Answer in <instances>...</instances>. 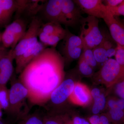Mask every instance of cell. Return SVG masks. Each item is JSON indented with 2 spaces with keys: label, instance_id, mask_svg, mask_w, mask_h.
I'll list each match as a JSON object with an SVG mask.
<instances>
[{
  "label": "cell",
  "instance_id": "1",
  "mask_svg": "<svg viewBox=\"0 0 124 124\" xmlns=\"http://www.w3.org/2000/svg\"><path fill=\"white\" fill-rule=\"evenodd\" d=\"M64 60L54 48H46L19 74L18 79L27 89L28 100L33 105L48 102L52 93L64 80Z\"/></svg>",
  "mask_w": 124,
  "mask_h": 124
},
{
  "label": "cell",
  "instance_id": "2",
  "mask_svg": "<svg viewBox=\"0 0 124 124\" xmlns=\"http://www.w3.org/2000/svg\"><path fill=\"white\" fill-rule=\"evenodd\" d=\"M13 79L9 89V103L7 112L20 120L28 114L26 100L28 91L18 78Z\"/></svg>",
  "mask_w": 124,
  "mask_h": 124
},
{
  "label": "cell",
  "instance_id": "3",
  "mask_svg": "<svg viewBox=\"0 0 124 124\" xmlns=\"http://www.w3.org/2000/svg\"><path fill=\"white\" fill-rule=\"evenodd\" d=\"M99 19L88 16L82 18L80 22V38L84 49L94 48L101 43L103 39L102 32L99 26Z\"/></svg>",
  "mask_w": 124,
  "mask_h": 124
},
{
  "label": "cell",
  "instance_id": "4",
  "mask_svg": "<svg viewBox=\"0 0 124 124\" xmlns=\"http://www.w3.org/2000/svg\"><path fill=\"white\" fill-rule=\"evenodd\" d=\"M84 45L79 36L76 35L67 28L65 37L62 40L58 51L64 62H70L78 59L84 50Z\"/></svg>",
  "mask_w": 124,
  "mask_h": 124
},
{
  "label": "cell",
  "instance_id": "5",
  "mask_svg": "<svg viewBox=\"0 0 124 124\" xmlns=\"http://www.w3.org/2000/svg\"><path fill=\"white\" fill-rule=\"evenodd\" d=\"M44 22L38 16L32 19L23 38L12 49L14 59L39 41L38 33Z\"/></svg>",
  "mask_w": 124,
  "mask_h": 124
},
{
  "label": "cell",
  "instance_id": "6",
  "mask_svg": "<svg viewBox=\"0 0 124 124\" xmlns=\"http://www.w3.org/2000/svg\"><path fill=\"white\" fill-rule=\"evenodd\" d=\"M95 77L109 86L124 81V66L110 58L95 75Z\"/></svg>",
  "mask_w": 124,
  "mask_h": 124
},
{
  "label": "cell",
  "instance_id": "7",
  "mask_svg": "<svg viewBox=\"0 0 124 124\" xmlns=\"http://www.w3.org/2000/svg\"><path fill=\"white\" fill-rule=\"evenodd\" d=\"M62 0H45L39 14L45 23L53 22L64 25L62 10Z\"/></svg>",
  "mask_w": 124,
  "mask_h": 124
},
{
  "label": "cell",
  "instance_id": "8",
  "mask_svg": "<svg viewBox=\"0 0 124 124\" xmlns=\"http://www.w3.org/2000/svg\"><path fill=\"white\" fill-rule=\"evenodd\" d=\"M45 0H18L17 9L15 13V18H21L26 20L37 16L42 9Z\"/></svg>",
  "mask_w": 124,
  "mask_h": 124
},
{
  "label": "cell",
  "instance_id": "9",
  "mask_svg": "<svg viewBox=\"0 0 124 124\" xmlns=\"http://www.w3.org/2000/svg\"><path fill=\"white\" fill-rule=\"evenodd\" d=\"M62 10L64 26L73 27L80 24L81 10L73 0H62Z\"/></svg>",
  "mask_w": 124,
  "mask_h": 124
},
{
  "label": "cell",
  "instance_id": "10",
  "mask_svg": "<svg viewBox=\"0 0 124 124\" xmlns=\"http://www.w3.org/2000/svg\"><path fill=\"white\" fill-rule=\"evenodd\" d=\"M81 11L89 16L103 19L108 10L101 0H73Z\"/></svg>",
  "mask_w": 124,
  "mask_h": 124
},
{
  "label": "cell",
  "instance_id": "11",
  "mask_svg": "<svg viewBox=\"0 0 124 124\" xmlns=\"http://www.w3.org/2000/svg\"><path fill=\"white\" fill-rule=\"evenodd\" d=\"M47 48V46L39 41L35 45L29 48L22 54L16 58L15 59L16 74L19 75L33 59Z\"/></svg>",
  "mask_w": 124,
  "mask_h": 124
},
{
  "label": "cell",
  "instance_id": "12",
  "mask_svg": "<svg viewBox=\"0 0 124 124\" xmlns=\"http://www.w3.org/2000/svg\"><path fill=\"white\" fill-rule=\"evenodd\" d=\"M75 83L71 78L64 79L54 90L49 101L54 104H60L69 98L74 90Z\"/></svg>",
  "mask_w": 124,
  "mask_h": 124
},
{
  "label": "cell",
  "instance_id": "13",
  "mask_svg": "<svg viewBox=\"0 0 124 124\" xmlns=\"http://www.w3.org/2000/svg\"><path fill=\"white\" fill-rule=\"evenodd\" d=\"M108 27L112 38L116 44L124 46V25L110 11L103 19Z\"/></svg>",
  "mask_w": 124,
  "mask_h": 124
},
{
  "label": "cell",
  "instance_id": "14",
  "mask_svg": "<svg viewBox=\"0 0 124 124\" xmlns=\"http://www.w3.org/2000/svg\"><path fill=\"white\" fill-rule=\"evenodd\" d=\"M15 60L12 49H10L0 58V86H6L13 76Z\"/></svg>",
  "mask_w": 124,
  "mask_h": 124
},
{
  "label": "cell",
  "instance_id": "15",
  "mask_svg": "<svg viewBox=\"0 0 124 124\" xmlns=\"http://www.w3.org/2000/svg\"><path fill=\"white\" fill-rule=\"evenodd\" d=\"M18 6V0H0V28L6 27Z\"/></svg>",
  "mask_w": 124,
  "mask_h": 124
},
{
  "label": "cell",
  "instance_id": "16",
  "mask_svg": "<svg viewBox=\"0 0 124 124\" xmlns=\"http://www.w3.org/2000/svg\"><path fill=\"white\" fill-rule=\"evenodd\" d=\"M91 93L88 88L82 84L76 83L72 93L69 98L74 103L81 105L88 104L91 100Z\"/></svg>",
  "mask_w": 124,
  "mask_h": 124
},
{
  "label": "cell",
  "instance_id": "17",
  "mask_svg": "<svg viewBox=\"0 0 124 124\" xmlns=\"http://www.w3.org/2000/svg\"><path fill=\"white\" fill-rule=\"evenodd\" d=\"M27 26V20L19 18L15 19L13 22L10 23L5 28V29L14 34L19 42L26 33Z\"/></svg>",
  "mask_w": 124,
  "mask_h": 124
},
{
  "label": "cell",
  "instance_id": "18",
  "mask_svg": "<svg viewBox=\"0 0 124 124\" xmlns=\"http://www.w3.org/2000/svg\"><path fill=\"white\" fill-rule=\"evenodd\" d=\"M18 41L14 34L9 31L5 29L1 33V43L3 46L6 48H11L13 49Z\"/></svg>",
  "mask_w": 124,
  "mask_h": 124
},
{
  "label": "cell",
  "instance_id": "19",
  "mask_svg": "<svg viewBox=\"0 0 124 124\" xmlns=\"http://www.w3.org/2000/svg\"><path fill=\"white\" fill-rule=\"evenodd\" d=\"M66 29L62 26V25L58 23L49 22L43 23L40 28L39 31L48 35H51L63 31Z\"/></svg>",
  "mask_w": 124,
  "mask_h": 124
},
{
  "label": "cell",
  "instance_id": "20",
  "mask_svg": "<svg viewBox=\"0 0 124 124\" xmlns=\"http://www.w3.org/2000/svg\"><path fill=\"white\" fill-rule=\"evenodd\" d=\"M44 117L38 112L28 114L20 120L18 124H44Z\"/></svg>",
  "mask_w": 124,
  "mask_h": 124
},
{
  "label": "cell",
  "instance_id": "21",
  "mask_svg": "<svg viewBox=\"0 0 124 124\" xmlns=\"http://www.w3.org/2000/svg\"><path fill=\"white\" fill-rule=\"evenodd\" d=\"M93 51L98 64H103V65L109 59L106 50L100 45L93 49Z\"/></svg>",
  "mask_w": 124,
  "mask_h": 124
},
{
  "label": "cell",
  "instance_id": "22",
  "mask_svg": "<svg viewBox=\"0 0 124 124\" xmlns=\"http://www.w3.org/2000/svg\"><path fill=\"white\" fill-rule=\"evenodd\" d=\"M103 39L100 45L103 47L106 50L108 58H111L115 55L117 45L115 46L112 41L106 34L103 33Z\"/></svg>",
  "mask_w": 124,
  "mask_h": 124
},
{
  "label": "cell",
  "instance_id": "23",
  "mask_svg": "<svg viewBox=\"0 0 124 124\" xmlns=\"http://www.w3.org/2000/svg\"><path fill=\"white\" fill-rule=\"evenodd\" d=\"M9 89L6 85L0 86V108L7 112L9 106Z\"/></svg>",
  "mask_w": 124,
  "mask_h": 124
},
{
  "label": "cell",
  "instance_id": "24",
  "mask_svg": "<svg viewBox=\"0 0 124 124\" xmlns=\"http://www.w3.org/2000/svg\"><path fill=\"white\" fill-rule=\"evenodd\" d=\"M79 59V70L80 73L85 76H92L93 72V68L85 62L82 55Z\"/></svg>",
  "mask_w": 124,
  "mask_h": 124
},
{
  "label": "cell",
  "instance_id": "25",
  "mask_svg": "<svg viewBox=\"0 0 124 124\" xmlns=\"http://www.w3.org/2000/svg\"><path fill=\"white\" fill-rule=\"evenodd\" d=\"M109 113L111 119L116 124L124 123V110L119 108L110 109Z\"/></svg>",
  "mask_w": 124,
  "mask_h": 124
},
{
  "label": "cell",
  "instance_id": "26",
  "mask_svg": "<svg viewBox=\"0 0 124 124\" xmlns=\"http://www.w3.org/2000/svg\"><path fill=\"white\" fill-rule=\"evenodd\" d=\"M106 103V99L104 94H101L99 97L94 99V103L92 108V112L95 115L99 113L104 108Z\"/></svg>",
  "mask_w": 124,
  "mask_h": 124
},
{
  "label": "cell",
  "instance_id": "27",
  "mask_svg": "<svg viewBox=\"0 0 124 124\" xmlns=\"http://www.w3.org/2000/svg\"><path fill=\"white\" fill-rule=\"evenodd\" d=\"M81 55L85 62L88 63L93 69L98 65L93 54V49H84Z\"/></svg>",
  "mask_w": 124,
  "mask_h": 124
},
{
  "label": "cell",
  "instance_id": "28",
  "mask_svg": "<svg viewBox=\"0 0 124 124\" xmlns=\"http://www.w3.org/2000/svg\"><path fill=\"white\" fill-rule=\"evenodd\" d=\"M115 60L120 65L124 66V46L116 44Z\"/></svg>",
  "mask_w": 124,
  "mask_h": 124
},
{
  "label": "cell",
  "instance_id": "29",
  "mask_svg": "<svg viewBox=\"0 0 124 124\" xmlns=\"http://www.w3.org/2000/svg\"><path fill=\"white\" fill-rule=\"evenodd\" d=\"M108 106L110 109L119 108L124 110V100L120 98L110 99L108 101Z\"/></svg>",
  "mask_w": 124,
  "mask_h": 124
},
{
  "label": "cell",
  "instance_id": "30",
  "mask_svg": "<svg viewBox=\"0 0 124 124\" xmlns=\"http://www.w3.org/2000/svg\"><path fill=\"white\" fill-rule=\"evenodd\" d=\"M107 7V6H106ZM108 9L114 16H124V0L118 6L115 7H107Z\"/></svg>",
  "mask_w": 124,
  "mask_h": 124
},
{
  "label": "cell",
  "instance_id": "31",
  "mask_svg": "<svg viewBox=\"0 0 124 124\" xmlns=\"http://www.w3.org/2000/svg\"><path fill=\"white\" fill-rule=\"evenodd\" d=\"M115 91L116 95L124 100V81L116 84Z\"/></svg>",
  "mask_w": 124,
  "mask_h": 124
},
{
  "label": "cell",
  "instance_id": "32",
  "mask_svg": "<svg viewBox=\"0 0 124 124\" xmlns=\"http://www.w3.org/2000/svg\"><path fill=\"white\" fill-rule=\"evenodd\" d=\"M44 124H63L60 121L50 116H45Z\"/></svg>",
  "mask_w": 124,
  "mask_h": 124
},
{
  "label": "cell",
  "instance_id": "33",
  "mask_svg": "<svg viewBox=\"0 0 124 124\" xmlns=\"http://www.w3.org/2000/svg\"><path fill=\"white\" fill-rule=\"evenodd\" d=\"M124 0H105L103 2L107 7H115L120 4Z\"/></svg>",
  "mask_w": 124,
  "mask_h": 124
},
{
  "label": "cell",
  "instance_id": "34",
  "mask_svg": "<svg viewBox=\"0 0 124 124\" xmlns=\"http://www.w3.org/2000/svg\"><path fill=\"white\" fill-rule=\"evenodd\" d=\"M72 124H90L84 119L78 116L74 117L72 122Z\"/></svg>",
  "mask_w": 124,
  "mask_h": 124
},
{
  "label": "cell",
  "instance_id": "35",
  "mask_svg": "<svg viewBox=\"0 0 124 124\" xmlns=\"http://www.w3.org/2000/svg\"><path fill=\"white\" fill-rule=\"evenodd\" d=\"M100 122V117L97 115L91 116L89 119L90 124H99Z\"/></svg>",
  "mask_w": 124,
  "mask_h": 124
},
{
  "label": "cell",
  "instance_id": "36",
  "mask_svg": "<svg viewBox=\"0 0 124 124\" xmlns=\"http://www.w3.org/2000/svg\"><path fill=\"white\" fill-rule=\"evenodd\" d=\"M91 94L92 97L94 100L97 98L101 94L100 90L99 89L95 88L92 90L91 91Z\"/></svg>",
  "mask_w": 124,
  "mask_h": 124
},
{
  "label": "cell",
  "instance_id": "37",
  "mask_svg": "<svg viewBox=\"0 0 124 124\" xmlns=\"http://www.w3.org/2000/svg\"><path fill=\"white\" fill-rule=\"evenodd\" d=\"M99 124H110L108 118L105 116H100V122Z\"/></svg>",
  "mask_w": 124,
  "mask_h": 124
},
{
  "label": "cell",
  "instance_id": "38",
  "mask_svg": "<svg viewBox=\"0 0 124 124\" xmlns=\"http://www.w3.org/2000/svg\"><path fill=\"white\" fill-rule=\"evenodd\" d=\"M8 49L5 48L4 46H3V45L0 44V58L2 55H4L8 52V50L7 49Z\"/></svg>",
  "mask_w": 124,
  "mask_h": 124
},
{
  "label": "cell",
  "instance_id": "39",
  "mask_svg": "<svg viewBox=\"0 0 124 124\" xmlns=\"http://www.w3.org/2000/svg\"><path fill=\"white\" fill-rule=\"evenodd\" d=\"M2 115H3V114H2V109L0 108V120L2 119Z\"/></svg>",
  "mask_w": 124,
  "mask_h": 124
},
{
  "label": "cell",
  "instance_id": "40",
  "mask_svg": "<svg viewBox=\"0 0 124 124\" xmlns=\"http://www.w3.org/2000/svg\"><path fill=\"white\" fill-rule=\"evenodd\" d=\"M0 124H6L2 120V119L0 120Z\"/></svg>",
  "mask_w": 124,
  "mask_h": 124
},
{
  "label": "cell",
  "instance_id": "41",
  "mask_svg": "<svg viewBox=\"0 0 124 124\" xmlns=\"http://www.w3.org/2000/svg\"><path fill=\"white\" fill-rule=\"evenodd\" d=\"M1 42V33L0 32V44Z\"/></svg>",
  "mask_w": 124,
  "mask_h": 124
},
{
  "label": "cell",
  "instance_id": "42",
  "mask_svg": "<svg viewBox=\"0 0 124 124\" xmlns=\"http://www.w3.org/2000/svg\"><path fill=\"white\" fill-rule=\"evenodd\" d=\"M123 23L124 25V20H123V23Z\"/></svg>",
  "mask_w": 124,
  "mask_h": 124
}]
</instances>
